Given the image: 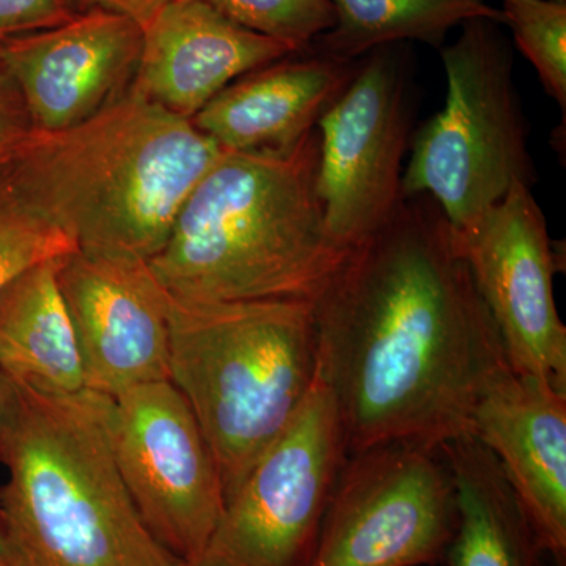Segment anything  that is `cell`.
Listing matches in <instances>:
<instances>
[{
	"mask_svg": "<svg viewBox=\"0 0 566 566\" xmlns=\"http://www.w3.org/2000/svg\"><path fill=\"white\" fill-rule=\"evenodd\" d=\"M311 303L316 370L348 453L472 433L483 387L509 363L430 196L406 197L385 226L346 249Z\"/></svg>",
	"mask_w": 566,
	"mask_h": 566,
	"instance_id": "obj_1",
	"label": "cell"
},
{
	"mask_svg": "<svg viewBox=\"0 0 566 566\" xmlns=\"http://www.w3.org/2000/svg\"><path fill=\"white\" fill-rule=\"evenodd\" d=\"M221 155L189 118L129 91L74 128L33 133L2 174L81 251L150 262Z\"/></svg>",
	"mask_w": 566,
	"mask_h": 566,
	"instance_id": "obj_2",
	"label": "cell"
},
{
	"mask_svg": "<svg viewBox=\"0 0 566 566\" xmlns=\"http://www.w3.org/2000/svg\"><path fill=\"white\" fill-rule=\"evenodd\" d=\"M319 137L290 155L222 151L182 203L148 266L172 297L314 301L346 249L316 188Z\"/></svg>",
	"mask_w": 566,
	"mask_h": 566,
	"instance_id": "obj_3",
	"label": "cell"
},
{
	"mask_svg": "<svg viewBox=\"0 0 566 566\" xmlns=\"http://www.w3.org/2000/svg\"><path fill=\"white\" fill-rule=\"evenodd\" d=\"M112 398L14 382L0 510L25 566H188L151 535L111 442Z\"/></svg>",
	"mask_w": 566,
	"mask_h": 566,
	"instance_id": "obj_4",
	"label": "cell"
},
{
	"mask_svg": "<svg viewBox=\"0 0 566 566\" xmlns=\"http://www.w3.org/2000/svg\"><path fill=\"white\" fill-rule=\"evenodd\" d=\"M169 297L170 381L191 406L227 499L314 386L312 303Z\"/></svg>",
	"mask_w": 566,
	"mask_h": 566,
	"instance_id": "obj_5",
	"label": "cell"
},
{
	"mask_svg": "<svg viewBox=\"0 0 566 566\" xmlns=\"http://www.w3.org/2000/svg\"><path fill=\"white\" fill-rule=\"evenodd\" d=\"M499 22L475 18L442 46L446 104L412 134L403 199L430 196L453 229L483 214L521 182L534 186L527 123L513 82V55Z\"/></svg>",
	"mask_w": 566,
	"mask_h": 566,
	"instance_id": "obj_6",
	"label": "cell"
},
{
	"mask_svg": "<svg viewBox=\"0 0 566 566\" xmlns=\"http://www.w3.org/2000/svg\"><path fill=\"white\" fill-rule=\"evenodd\" d=\"M457 524L442 444L367 447L342 465L308 566L444 565Z\"/></svg>",
	"mask_w": 566,
	"mask_h": 566,
	"instance_id": "obj_7",
	"label": "cell"
},
{
	"mask_svg": "<svg viewBox=\"0 0 566 566\" xmlns=\"http://www.w3.org/2000/svg\"><path fill=\"white\" fill-rule=\"evenodd\" d=\"M348 447L316 370L293 422L226 499L196 566H308Z\"/></svg>",
	"mask_w": 566,
	"mask_h": 566,
	"instance_id": "obj_8",
	"label": "cell"
},
{
	"mask_svg": "<svg viewBox=\"0 0 566 566\" xmlns=\"http://www.w3.org/2000/svg\"><path fill=\"white\" fill-rule=\"evenodd\" d=\"M111 442L145 526L182 564H199L226 495L210 446L180 390L166 379L112 398Z\"/></svg>",
	"mask_w": 566,
	"mask_h": 566,
	"instance_id": "obj_9",
	"label": "cell"
},
{
	"mask_svg": "<svg viewBox=\"0 0 566 566\" xmlns=\"http://www.w3.org/2000/svg\"><path fill=\"white\" fill-rule=\"evenodd\" d=\"M398 44L368 52L316 125V188L335 243L352 248L385 226L403 200L411 96Z\"/></svg>",
	"mask_w": 566,
	"mask_h": 566,
	"instance_id": "obj_10",
	"label": "cell"
},
{
	"mask_svg": "<svg viewBox=\"0 0 566 566\" xmlns=\"http://www.w3.org/2000/svg\"><path fill=\"white\" fill-rule=\"evenodd\" d=\"M453 241L510 368L566 392V327L554 297L556 252L532 188L517 182L475 221L453 229Z\"/></svg>",
	"mask_w": 566,
	"mask_h": 566,
	"instance_id": "obj_11",
	"label": "cell"
},
{
	"mask_svg": "<svg viewBox=\"0 0 566 566\" xmlns=\"http://www.w3.org/2000/svg\"><path fill=\"white\" fill-rule=\"evenodd\" d=\"M59 286L85 389L114 398L170 379V297L148 262L76 249L62 259Z\"/></svg>",
	"mask_w": 566,
	"mask_h": 566,
	"instance_id": "obj_12",
	"label": "cell"
},
{
	"mask_svg": "<svg viewBox=\"0 0 566 566\" xmlns=\"http://www.w3.org/2000/svg\"><path fill=\"white\" fill-rule=\"evenodd\" d=\"M144 31L111 11L88 10L46 31L0 41L33 132L91 120L132 91Z\"/></svg>",
	"mask_w": 566,
	"mask_h": 566,
	"instance_id": "obj_13",
	"label": "cell"
},
{
	"mask_svg": "<svg viewBox=\"0 0 566 566\" xmlns=\"http://www.w3.org/2000/svg\"><path fill=\"white\" fill-rule=\"evenodd\" d=\"M471 434L497 461L543 551L566 558V392L506 364L483 387Z\"/></svg>",
	"mask_w": 566,
	"mask_h": 566,
	"instance_id": "obj_14",
	"label": "cell"
},
{
	"mask_svg": "<svg viewBox=\"0 0 566 566\" xmlns=\"http://www.w3.org/2000/svg\"><path fill=\"white\" fill-rule=\"evenodd\" d=\"M142 31L132 91L189 120L238 77L297 54L227 20L203 0H174Z\"/></svg>",
	"mask_w": 566,
	"mask_h": 566,
	"instance_id": "obj_15",
	"label": "cell"
},
{
	"mask_svg": "<svg viewBox=\"0 0 566 566\" xmlns=\"http://www.w3.org/2000/svg\"><path fill=\"white\" fill-rule=\"evenodd\" d=\"M357 63L289 55L238 77L191 122L222 151L290 155L315 132Z\"/></svg>",
	"mask_w": 566,
	"mask_h": 566,
	"instance_id": "obj_16",
	"label": "cell"
},
{
	"mask_svg": "<svg viewBox=\"0 0 566 566\" xmlns=\"http://www.w3.org/2000/svg\"><path fill=\"white\" fill-rule=\"evenodd\" d=\"M63 256L33 264L0 294V371L48 395L85 389L80 346L59 286Z\"/></svg>",
	"mask_w": 566,
	"mask_h": 566,
	"instance_id": "obj_17",
	"label": "cell"
},
{
	"mask_svg": "<svg viewBox=\"0 0 566 566\" xmlns=\"http://www.w3.org/2000/svg\"><path fill=\"white\" fill-rule=\"evenodd\" d=\"M458 524L446 566H543L545 551L494 457L472 434L442 444Z\"/></svg>",
	"mask_w": 566,
	"mask_h": 566,
	"instance_id": "obj_18",
	"label": "cell"
},
{
	"mask_svg": "<svg viewBox=\"0 0 566 566\" xmlns=\"http://www.w3.org/2000/svg\"><path fill=\"white\" fill-rule=\"evenodd\" d=\"M335 24L314 41V54L354 62L378 48L420 41L442 48L447 33L475 18L502 24L486 0H329Z\"/></svg>",
	"mask_w": 566,
	"mask_h": 566,
	"instance_id": "obj_19",
	"label": "cell"
},
{
	"mask_svg": "<svg viewBox=\"0 0 566 566\" xmlns=\"http://www.w3.org/2000/svg\"><path fill=\"white\" fill-rule=\"evenodd\" d=\"M502 24L534 65L551 98L566 111V3L556 0H502Z\"/></svg>",
	"mask_w": 566,
	"mask_h": 566,
	"instance_id": "obj_20",
	"label": "cell"
},
{
	"mask_svg": "<svg viewBox=\"0 0 566 566\" xmlns=\"http://www.w3.org/2000/svg\"><path fill=\"white\" fill-rule=\"evenodd\" d=\"M227 20L294 51L311 50L335 24L329 0H203Z\"/></svg>",
	"mask_w": 566,
	"mask_h": 566,
	"instance_id": "obj_21",
	"label": "cell"
},
{
	"mask_svg": "<svg viewBox=\"0 0 566 566\" xmlns=\"http://www.w3.org/2000/svg\"><path fill=\"white\" fill-rule=\"evenodd\" d=\"M61 230L41 219L0 172V294L18 274L43 260L76 251Z\"/></svg>",
	"mask_w": 566,
	"mask_h": 566,
	"instance_id": "obj_22",
	"label": "cell"
},
{
	"mask_svg": "<svg viewBox=\"0 0 566 566\" xmlns=\"http://www.w3.org/2000/svg\"><path fill=\"white\" fill-rule=\"evenodd\" d=\"M33 133L20 88L0 54V172L24 150Z\"/></svg>",
	"mask_w": 566,
	"mask_h": 566,
	"instance_id": "obj_23",
	"label": "cell"
},
{
	"mask_svg": "<svg viewBox=\"0 0 566 566\" xmlns=\"http://www.w3.org/2000/svg\"><path fill=\"white\" fill-rule=\"evenodd\" d=\"M76 14L71 0H0V41L46 31Z\"/></svg>",
	"mask_w": 566,
	"mask_h": 566,
	"instance_id": "obj_24",
	"label": "cell"
},
{
	"mask_svg": "<svg viewBox=\"0 0 566 566\" xmlns=\"http://www.w3.org/2000/svg\"><path fill=\"white\" fill-rule=\"evenodd\" d=\"M170 2L174 0H71L77 13L88 10L111 11L129 18L142 29Z\"/></svg>",
	"mask_w": 566,
	"mask_h": 566,
	"instance_id": "obj_25",
	"label": "cell"
},
{
	"mask_svg": "<svg viewBox=\"0 0 566 566\" xmlns=\"http://www.w3.org/2000/svg\"><path fill=\"white\" fill-rule=\"evenodd\" d=\"M14 401V382L9 376L0 371V460H2L3 444H6L7 430Z\"/></svg>",
	"mask_w": 566,
	"mask_h": 566,
	"instance_id": "obj_26",
	"label": "cell"
},
{
	"mask_svg": "<svg viewBox=\"0 0 566 566\" xmlns=\"http://www.w3.org/2000/svg\"><path fill=\"white\" fill-rule=\"evenodd\" d=\"M0 566H25L2 510H0Z\"/></svg>",
	"mask_w": 566,
	"mask_h": 566,
	"instance_id": "obj_27",
	"label": "cell"
},
{
	"mask_svg": "<svg viewBox=\"0 0 566 566\" xmlns=\"http://www.w3.org/2000/svg\"><path fill=\"white\" fill-rule=\"evenodd\" d=\"M543 566H566V558L549 556V554L545 553V562H543Z\"/></svg>",
	"mask_w": 566,
	"mask_h": 566,
	"instance_id": "obj_28",
	"label": "cell"
},
{
	"mask_svg": "<svg viewBox=\"0 0 566 566\" xmlns=\"http://www.w3.org/2000/svg\"><path fill=\"white\" fill-rule=\"evenodd\" d=\"M420 566H446V565H420Z\"/></svg>",
	"mask_w": 566,
	"mask_h": 566,
	"instance_id": "obj_29",
	"label": "cell"
},
{
	"mask_svg": "<svg viewBox=\"0 0 566 566\" xmlns=\"http://www.w3.org/2000/svg\"><path fill=\"white\" fill-rule=\"evenodd\" d=\"M556 2H564V3H566V0H556Z\"/></svg>",
	"mask_w": 566,
	"mask_h": 566,
	"instance_id": "obj_30",
	"label": "cell"
}]
</instances>
